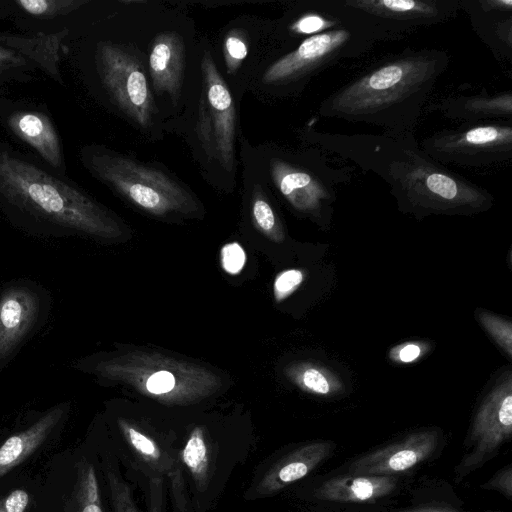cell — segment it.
Here are the masks:
<instances>
[{"label": "cell", "instance_id": "38", "mask_svg": "<svg viewBox=\"0 0 512 512\" xmlns=\"http://www.w3.org/2000/svg\"><path fill=\"white\" fill-rule=\"evenodd\" d=\"M30 496L24 489H15L0 499V512H26Z\"/></svg>", "mask_w": 512, "mask_h": 512}, {"label": "cell", "instance_id": "18", "mask_svg": "<svg viewBox=\"0 0 512 512\" xmlns=\"http://www.w3.org/2000/svg\"><path fill=\"white\" fill-rule=\"evenodd\" d=\"M440 113L453 121L464 123L487 122L512 118V92L479 93L449 96L438 104Z\"/></svg>", "mask_w": 512, "mask_h": 512}, {"label": "cell", "instance_id": "30", "mask_svg": "<svg viewBox=\"0 0 512 512\" xmlns=\"http://www.w3.org/2000/svg\"><path fill=\"white\" fill-rule=\"evenodd\" d=\"M86 0H18L19 5L28 14L35 17L53 18L66 15L82 5Z\"/></svg>", "mask_w": 512, "mask_h": 512}, {"label": "cell", "instance_id": "36", "mask_svg": "<svg viewBox=\"0 0 512 512\" xmlns=\"http://www.w3.org/2000/svg\"><path fill=\"white\" fill-rule=\"evenodd\" d=\"M224 53L229 68L236 69L247 56V44L240 35L232 32L225 38Z\"/></svg>", "mask_w": 512, "mask_h": 512}, {"label": "cell", "instance_id": "2", "mask_svg": "<svg viewBox=\"0 0 512 512\" xmlns=\"http://www.w3.org/2000/svg\"><path fill=\"white\" fill-rule=\"evenodd\" d=\"M449 63L445 50L406 49L329 94L321 101L318 114L371 124L386 133H413Z\"/></svg>", "mask_w": 512, "mask_h": 512}, {"label": "cell", "instance_id": "4", "mask_svg": "<svg viewBox=\"0 0 512 512\" xmlns=\"http://www.w3.org/2000/svg\"><path fill=\"white\" fill-rule=\"evenodd\" d=\"M383 41L391 40L367 17L364 22L303 39L265 70L263 80L286 91H297L313 76L340 61L361 57Z\"/></svg>", "mask_w": 512, "mask_h": 512}, {"label": "cell", "instance_id": "19", "mask_svg": "<svg viewBox=\"0 0 512 512\" xmlns=\"http://www.w3.org/2000/svg\"><path fill=\"white\" fill-rule=\"evenodd\" d=\"M184 45L174 32L159 34L149 54V71L153 88L166 92L176 100L180 95L183 75Z\"/></svg>", "mask_w": 512, "mask_h": 512}, {"label": "cell", "instance_id": "24", "mask_svg": "<svg viewBox=\"0 0 512 512\" xmlns=\"http://www.w3.org/2000/svg\"><path fill=\"white\" fill-rule=\"evenodd\" d=\"M217 450L203 426L193 427L178 450L181 468L188 473L195 489L204 491L209 488Z\"/></svg>", "mask_w": 512, "mask_h": 512}, {"label": "cell", "instance_id": "37", "mask_svg": "<svg viewBox=\"0 0 512 512\" xmlns=\"http://www.w3.org/2000/svg\"><path fill=\"white\" fill-rule=\"evenodd\" d=\"M424 343L405 342L393 347L390 351V359L397 363H411L420 358L425 351Z\"/></svg>", "mask_w": 512, "mask_h": 512}, {"label": "cell", "instance_id": "27", "mask_svg": "<svg viewBox=\"0 0 512 512\" xmlns=\"http://www.w3.org/2000/svg\"><path fill=\"white\" fill-rule=\"evenodd\" d=\"M66 512H104L95 469L86 459L77 464L76 482Z\"/></svg>", "mask_w": 512, "mask_h": 512}, {"label": "cell", "instance_id": "21", "mask_svg": "<svg viewBox=\"0 0 512 512\" xmlns=\"http://www.w3.org/2000/svg\"><path fill=\"white\" fill-rule=\"evenodd\" d=\"M64 406H55L25 430L8 437L0 445V479L33 454L59 424Z\"/></svg>", "mask_w": 512, "mask_h": 512}, {"label": "cell", "instance_id": "26", "mask_svg": "<svg viewBox=\"0 0 512 512\" xmlns=\"http://www.w3.org/2000/svg\"><path fill=\"white\" fill-rule=\"evenodd\" d=\"M105 478L113 512H140L132 497L131 488L112 465H106ZM165 477H149V510L166 512Z\"/></svg>", "mask_w": 512, "mask_h": 512}, {"label": "cell", "instance_id": "16", "mask_svg": "<svg viewBox=\"0 0 512 512\" xmlns=\"http://www.w3.org/2000/svg\"><path fill=\"white\" fill-rule=\"evenodd\" d=\"M113 361L124 367L140 370V372L121 373L111 378L131 383L142 392L155 396L165 402L185 403L205 396L202 392L181 383V380L187 381L188 375L181 376L180 372L187 371L189 367L181 370V365L179 363L173 364L172 360H168L165 363L164 359L163 364H156L155 369L151 366L149 370L143 365L140 367L133 363L132 368L117 360Z\"/></svg>", "mask_w": 512, "mask_h": 512}, {"label": "cell", "instance_id": "35", "mask_svg": "<svg viewBox=\"0 0 512 512\" xmlns=\"http://www.w3.org/2000/svg\"><path fill=\"white\" fill-rule=\"evenodd\" d=\"M479 488L486 491L497 492L511 502L512 463L498 469L487 481L482 483Z\"/></svg>", "mask_w": 512, "mask_h": 512}, {"label": "cell", "instance_id": "39", "mask_svg": "<svg viewBox=\"0 0 512 512\" xmlns=\"http://www.w3.org/2000/svg\"><path fill=\"white\" fill-rule=\"evenodd\" d=\"M25 64V59L19 54L0 45V73L10 68L23 66Z\"/></svg>", "mask_w": 512, "mask_h": 512}, {"label": "cell", "instance_id": "28", "mask_svg": "<svg viewBox=\"0 0 512 512\" xmlns=\"http://www.w3.org/2000/svg\"><path fill=\"white\" fill-rule=\"evenodd\" d=\"M286 374L301 390L318 396H331L343 388L331 371L314 363L293 365L287 369Z\"/></svg>", "mask_w": 512, "mask_h": 512}, {"label": "cell", "instance_id": "29", "mask_svg": "<svg viewBox=\"0 0 512 512\" xmlns=\"http://www.w3.org/2000/svg\"><path fill=\"white\" fill-rule=\"evenodd\" d=\"M255 226L267 237L276 242L284 239L282 226L270 203L261 195H256L251 207Z\"/></svg>", "mask_w": 512, "mask_h": 512}, {"label": "cell", "instance_id": "12", "mask_svg": "<svg viewBox=\"0 0 512 512\" xmlns=\"http://www.w3.org/2000/svg\"><path fill=\"white\" fill-rule=\"evenodd\" d=\"M96 59L102 82L114 102L135 123L148 128L154 105L141 63L111 43L98 45Z\"/></svg>", "mask_w": 512, "mask_h": 512}, {"label": "cell", "instance_id": "13", "mask_svg": "<svg viewBox=\"0 0 512 512\" xmlns=\"http://www.w3.org/2000/svg\"><path fill=\"white\" fill-rule=\"evenodd\" d=\"M360 11L391 41L457 17L459 0H344Z\"/></svg>", "mask_w": 512, "mask_h": 512}, {"label": "cell", "instance_id": "11", "mask_svg": "<svg viewBox=\"0 0 512 512\" xmlns=\"http://www.w3.org/2000/svg\"><path fill=\"white\" fill-rule=\"evenodd\" d=\"M447 438L438 427L408 431L342 463L338 471L373 476L410 477L439 458Z\"/></svg>", "mask_w": 512, "mask_h": 512}, {"label": "cell", "instance_id": "40", "mask_svg": "<svg viewBox=\"0 0 512 512\" xmlns=\"http://www.w3.org/2000/svg\"><path fill=\"white\" fill-rule=\"evenodd\" d=\"M324 512H331V511H326V510H324Z\"/></svg>", "mask_w": 512, "mask_h": 512}, {"label": "cell", "instance_id": "32", "mask_svg": "<svg viewBox=\"0 0 512 512\" xmlns=\"http://www.w3.org/2000/svg\"><path fill=\"white\" fill-rule=\"evenodd\" d=\"M181 469V467H176L168 476L173 512H201L188 494L184 473Z\"/></svg>", "mask_w": 512, "mask_h": 512}, {"label": "cell", "instance_id": "22", "mask_svg": "<svg viewBox=\"0 0 512 512\" xmlns=\"http://www.w3.org/2000/svg\"><path fill=\"white\" fill-rule=\"evenodd\" d=\"M386 512H503L502 510L471 511L450 483L441 478H421L410 487L406 505H394Z\"/></svg>", "mask_w": 512, "mask_h": 512}, {"label": "cell", "instance_id": "8", "mask_svg": "<svg viewBox=\"0 0 512 512\" xmlns=\"http://www.w3.org/2000/svg\"><path fill=\"white\" fill-rule=\"evenodd\" d=\"M421 149L436 162L465 167H485L512 158L510 121L464 123L425 137Z\"/></svg>", "mask_w": 512, "mask_h": 512}, {"label": "cell", "instance_id": "14", "mask_svg": "<svg viewBox=\"0 0 512 512\" xmlns=\"http://www.w3.org/2000/svg\"><path fill=\"white\" fill-rule=\"evenodd\" d=\"M336 450L337 444L328 439L293 445L265 471L255 487V493L260 497L271 496L304 480L330 460Z\"/></svg>", "mask_w": 512, "mask_h": 512}, {"label": "cell", "instance_id": "31", "mask_svg": "<svg viewBox=\"0 0 512 512\" xmlns=\"http://www.w3.org/2000/svg\"><path fill=\"white\" fill-rule=\"evenodd\" d=\"M478 319L485 330L491 337L498 343V345L507 354V357L512 356V324L510 321L491 314L486 311H481Z\"/></svg>", "mask_w": 512, "mask_h": 512}, {"label": "cell", "instance_id": "7", "mask_svg": "<svg viewBox=\"0 0 512 512\" xmlns=\"http://www.w3.org/2000/svg\"><path fill=\"white\" fill-rule=\"evenodd\" d=\"M305 479L297 496L326 511L386 512L410 477L356 475L334 469Z\"/></svg>", "mask_w": 512, "mask_h": 512}, {"label": "cell", "instance_id": "33", "mask_svg": "<svg viewBox=\"0 0 512 512\" xmlns=\"http://www.w3.org/2000/svg\"><path fill=\"white\" fill-rule=\"evenodd\" d=\"M304 280V273L299 269H287L278 273L273 282V296L277 303L284 301L294 293Z\"/></svg>", "mask_w": 512, "mask_h": 512}, {"label": "cell", "instance_id": "1", "mask_svg": "<svg viewBox=\"0 0 512 512\" xmlns=\"http://www.w3.org/2000/svg\"><path fill=\"white\" fill-rule=\"evenodd\" d=\"M303 138L380 177L406 212L471 215L493 204L486 189L430 158L413 133L341 134L308 127Z\"/></svg>", "mask_w": 512, "mask_h": 512}, {"label": "cell", "instance_id": "17", "mask_svg": "<svg viewBox=\"0 0 512 512\" xmlns=\"http://www.w3.org/2000/svg\"><path fill=\"white\" fill-rule=\"evenodd\" d=\"M39 312L37 296L15 287L0 298V359L7 357L30 331Z\"/></svg>", "mask_w": 512, "mask_h": 512}, {"label": "cell", "instance_id": "3", "mask_svg": "<svg viewBox=\"0 0 512 512\" xmlns=\"http://www.w3.org/2000/svg\"><path fill=\"white\" fill-rule=\"evenodd\" d=\"M0 193L12 204L58 225L111 238L117 223L95 201L38 167L0 153Z\"/></svg>", "mask_w": 512, "mask_h": 512}, {"label": "cell", "instance_id": "20", "mask_svg": "<svg viewBox=\"0 0 512 512\" xmlns=\"http://www.w3.org/2000/svg\"><path fill=\"white\" fill-rule=\"evenodd\" d=\"M118 426L132 456L148 469L149 477L167 478L179 465L178 450L172 444H163L155 436L135 424L118 419Z\"/></svg>", "mask_w": 512, "mask_h": 512}, {"label": "cell", "instance_id": "23", "mask_svg": "<svg viewBox=\"0 0 512 512\" xmlns=\"http://www.w3.org/2000/svg\"><path fill=\"white\" fill-rule=\"evenodd\" d=\"M8 125L19 138L34 147L51 166H62L59 138L48 117L39 112H16L8 118Z\"/></svg>", "mask_w": 512, "mask_h": 512}, {"label": "cell", "instance_id": "34", "mask_svg": "<svg viewBox=\"0 0 512 512\" xmlns=\"http://www.w3.org/2000/svg\"><path fill=\"white\" fill-rule=\"evenodd\" d=\"M246 252L238 242H229L220 250L222 269L229 275H238L245 267Z\"/></svg>", "mask_w": 512, "mask_h": 512}, {"label": "cell", "instance_id": "6", "mask_svg": "<svg viewBox=\"0 0 512 512\" xmlns=\"http://www.w3.org/2000/svg\"><path fill=\"white\" fill-rule=\"evenodd\" d=\"M89 167L100 180L150 214L189 213L196 207L191 194L173 178L129 158L97 153L90 157Z\"/></svg>", "mask_w": 512, "mask_h": 512}, {"label": "cell", "instance_id": "5", "mask_svg": "<svg viewBox=\"0 0 512 512\" xmlns=\"http://www.w3.org/2000/svg\"><path fill=\"white\" fill-rule=\"evenodd\" d=\"M314 147L286 152L269 160L270 178L283 199L298 213L321 219L329 214L337 189L350 182L352 172L334 166Z\"/></svg>", "mask_w": 512, "mask_h": 512}, {"label": "cell", "instance_id": "10", "mask_svg": "<svg viewBox=\"0 0 512 512\" xmlns=\"http://www.w3.org/2000/svg\"><path fill=\"white\" fill-rule=\"evenodd\" d=\"M201 74L197 141L208 158L230 172L235 165V103L209 52L202 57Z\"/></svg>", "mask_w": 512, "mask_h": 512}, {"label": "cell", "instance_id": "25", "mask_svg": "<svg viewBox=\"0 0 512 512\" xmlns=\"http://www.w3.org/2000/svg\"><path fill=\"white\" fill-rule=\"evenodd\" d=\"M68 29L52 34L39 33L32 37L0 35V41L32 59L59 84L64 85L59 70V47Z\"/></svg>", "mask_w": 512, "mask_h": 512}, {"label": "cell", "instance_id": "15", "mask_svg": "<svg viewBox=\"0 0 512 512\" xmlns=\"http://www.w3.org/2000/svg\"><path fill=\"white\" fill-rule=\"evenodd\" d=\"M479 39L500 62L512 60V0H459Z\"/></svg>", "mask_w": 512, "mask_h": 512}, {"label": "cell", "instance_id": "9", "mask_svg": "<svg viewBox=\"0 0 512 512\" xmlns=\"http://www.w3.org/2000/svg\"><path fill=\"white\" fill-rule=\"evenodd\" d=\"M512 438V374L507 371L474 414L463 443V453L453 469L460 484L498 456Z\"/></svg>", "mask_w": 512, "mask_h": 512}]
</instances>
